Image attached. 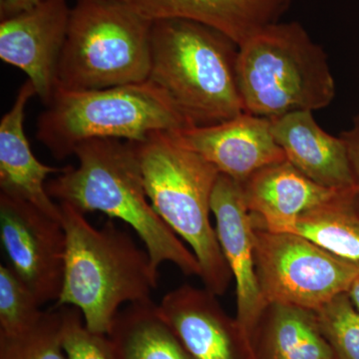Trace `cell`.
Segmentation results:
<instances>
[{"label":"cell","instance_id":"1","mask_svg":"<svg viewBox=\"0 0 359 359\" xmlns=\"http://www.w3.org/2000/svg\"><path fill=\"white\" fill-rule=\"evenodd\" d=\"M76 167L66 166L49 180L46 190L58 204L86 214L101 212L129 224L154 268L173 264L189 276H201L192 250L156 212L149 200L133 142L93 139L77 146Z\"/></svg>","mask_w":359,"mask_h":359},{"label":"cell","instance_id":"2","mask_svg":"<svg viewBox=\"0 0 359 359\" xmlns=\"http://www.w3.org/2000/svg\"><path fill=\"white\" fill-rule=\"evenodd\" d=\"M59 205L66 255L65 280L55 306L79 309L91 332L108 335L123 306L152 299L159 271L147 250L113 219L98 229L72 205Z\"/></svg>","mask_w":359,"mask_h":359},{"label":"cell","instance_id":"3","mask_svg":"<svg viewBox=\"0 0 359 359\" xmlns=\"http://www.w3.org/2000/svg\"><path fill=\"white\" fill-rule=\"evenodd\" d=\"M238 54L235 42L209 26L155 20L148 80L170 97L191 126L219 124L245 112Z\"/></svg>","mask_w":359,"mask_h":359},{"label":"cell","instance_id":"4","mask_svg":"<svg viewBox=\"0 0 359 359\" xmlns=\"http://www.w3.org/2000/svg\"><path fill=\"white\" fill-rule=\"evenodd\" d=\"M133 143L156 212L190 247L204 287L224 295L233 276L210 219L218 170L184 146L173 132H157Z\"/></svg>","mask_w":359,"mask_h":359},{"label":"cell","instance_id":"5","mask_svg":"<svg viewBox=\"0 0 359 359\" xmlns=\"http://www.w3.org/2000/svg\"><path fill=\"white\" fill-rule=\"evenodd\" d=\"M190 127L170 97L147 80L105 89L57 88L39 116L35 137L62 161L93 139L140 142Z\"/></svg>","mask_w":359,"mask_h":359},{"label":"cell","instance_id":"6","mask_svg":"<svg viewBox=\"0 0 359 359\" xmlns=\"http://www.w3.org/2000/svg\"><path fill=\"white\" fill-rule=\"evenodd\" d=\"M237 78L245 112L269 120L323 109L335 96L325 51L297 22L268 26L238 47Z\"/></svg>","mask_w":359,"mask_h":359},{"label":"cell","instance_id":"7","mask_svg":"<svg viewBox=\"0 0 359 359\" xmlns=\"http://www.w3.org/2000/svg\"><path fill=\"white\" fill-rule=\"evenodd\" d=\"M152 25L114 0H77L59 60L58 88L105 89L147 81Z\"/></svg>","mask_w":359,"mask_h":359},{"label":"cell","instance_id":"8","mask_svg":"<svg viewBox=\"0 0 359 359\" xmlns=\"http://www.w3.org/2000/svg\"><path fill=\"white\" fill-rule=\"evenodd\" d=\"M255 226V259L266 304L316 311L348 292L359 264L335 257L292 233H275Z\"/></svg>","mask_w":359,"mask_h":359},{"label":"cell","instance_id":"9","mask_svg":"<svg viewBox=\"0 0 359 359\" xmlns=\"http://www.w3.org/2000/svg\"><path fill=\"white\" fill-rule=\"evenodd\" d=\"M0 241L6 266L41 306L57 302L65 280L66 235L60 219L0 193Z\"/></svg>","mask_w":359,"mask_h":359},{"label":"cell","instance_id":"10","mask_svg":"<svg viewBox=\"0 0 359 359\" xmlns=\"http://www.w3.org/2000/svg\"><path fill=\"white\" fill-rule=\"evenodd\" d=\"M70 14L67 0H43L0 22V58L27 75L44 105L58 88V65Z\"/></svg>","mask_w":359,"mask_h":359},{"label":"cell","instance_id":"11","mask_svg":"<svg viewBox=\"0 0 359 359\" xmlns=\"http://www.w3.org/2000/svg\"><path fill=\"white\" fill-rule=\"evenodd\" d=\"M158 309L193 359H256L237 318L211 290L180 285L163 297Z\"/></svg>","mask_w":359,"mask_h":359},{"label":"cell","instance_id":"12","mask_svg":"<svg viewBox=\"0 0 359 359\" xmlns=\"http://www.w3.org/2000/svg\"><path fill=\"white\" fill-rule=\"evenodd\" d=\"M211 208L219 244L236 283V318L250 339L268 304L257 280L254 221L245 204L241 184L219 174L212 192Z\"/></svg>","mask_w":359,"mask_h":359},{"label":"cell","instance_id":"13","mask_svg":"<svg viewBox=\"0 0 359 359\" xmlns=\"http://www.w3.org/2000/svg\"><path fill=\"white\" fill-rule=\"evenodd\" d=\"M173 133L219 174L241 184L259 170L287 160L273 137L271 120L248 112L219 124Z\"/></svg>","mask_w":359,"mask_h":359},{"label":"cell","instance_id":"14","mask_svg":"<svg viewBox=\"0 0 359 359\" xmlns=\"http://www.w3.org/2000/svg\"><path fill=\"white\" fill-rule=\"evenodd\" d=\"M143 18L185 20L223 33L238 47L280 22L292 0H114Z\"/></svg>","mask_w":359,"mask_h":359},{"label":"cell","instance_id":"15","mask_svg":"<svg viewBox=\"0 0 359 359\" xmlns=\"http://www.w3.org/2000/svg\"><path fill=\"white\" fill-rule=\"evenodd\" d=\"M36 90L29 79L18 90L13 107L0 122V193L18 198L60 219V205L46 190V179L63 168L48 166L32 153L25 133V108Z\"/></svg>","mask_w":359,"mask_h":359},{"label":"cell","instance_id":"16","mask_svg":"<svg viewBox=\"0 0 359 359\" xmlns=\"http://www.w3.org/2000/svg\"><path fill=\"white\" fill-rule=\"evenodd\" d=\"M241 186L254 224L275 233H292L302 214L334 192L314 183L287 160L259 170Z\"/></svg>","mask_w":359,"mask_h":359},{"label":"cell","instance_id":"17","mask_svg":"<svg viewBox=\"0 0 359 359\" xmlns=\"http://www.w3.org/2000/svg\"><path fill=\"white\" fill-rule=\"evenodd\" d=\"M271 121L285 159L304 176L330 190L355 188L344 139L321 129L313 112L299 111Z\"/></svg>","mask_w":359,"mask_h":359},{"label":"cell","instance_id":"18","mask_svg":"<svg viewBox=\"0 0 359 359\" xmlns=\"http://www.w3.org/2000/svg\"><path fill=\"white\" fill-rule=\"evenodd\" d=\"M256 359H335L313 311L268 304L250 337Z\"/></svg>","mask_w":359,"mask_h":359},{"label":"cell","instance_id":"19","mask_svg":"<svg viewBox=\"0 0 359 359\" xmlns=\"http://www.w3.org/2000/svg\"><path fill=\"white\" fill-rule=\"evenodd\" d=\"M108 337L116 359H193L152 299L127 304Z\"/></svg>","mask_w":359,"mask_h":359},{"label":"cell","instance_id":"20","mask_svg":"<svg viewBox=\"0 0 359 359\" xmlns=\"http://www.w3.org/2000/svg\"><path fill=\"white\" fill-rule=\"evenodd\" d=\"M292 233L335 257L359 264V196L355 188L334 191L304 212Z\"/></svg>","mask_w":359,"mask_h":359},{"label":"cell","instance_id":"21","mask_svg":"<svg viewBox=\"0 0 359 359\" xmlns=\"http://www.w3.org/2000/svg\"><path fill=\"white\" fill-rule=\"evenodd\" d=\"M61 327L62 308L54 306L22 334H0V359H66Z\"/></svg>","mask_w":359,"mask_h":359},{"label":"cell","instance_id":"22","mask_svg":"<svg viewBox=\"0 0 359 359\" xmlns=\"http://www.w3.org/2000/svg\"><path fill=\"white\" fill-rule=\"evenodd\" d=\"M335 359H359V309L347 292L313 311Z\"/></svg>","mask_w":359,"mask_h":359},{"label":"cell","instance_id":"23","mask_svg":"<svg viewBox=\"0 0 359 359\" xmlns=\"http://www.w3.org/2000/svg\"><path fill=\"white\" fill-rule=\"evenodd\" d=\"M32 290L6 264H0V334H22L34 327L45 311Z\"/></svg>","mask_w":359,"mask_h":359},{"label":"cell","instance_id":"24","mask_svg":"<svg viewBox=\"0 0 359 359\" xmlns=\"http://www.w3.org/2000/svg\"><path fill=\"white\" fill-rule=\"evenodd\" d=\"M62 308L61 341L66 359H116L109 337L91 332L79 309Z\"/></svg>","mask_w":359,"mask_h":359},{"label":"cell","instance_id":"25","mask_svg":"<svg viewBox=\"0 0 359 359\" xmlns=\"http://www.w3.org/2000/svg\"><path fill=\"white\" fill-rule=\"evenodd\" d=\"M346 143L351 171H353L354 187L359 196V115L353 119V126L340 134Z\"/></svg>","mask_w":359,"mask_h":359},{"label":"cell","instance_id":"26","mask_svg":"<svg viewBox=\"0 0 359 359\" xmlns=\"http://www.w3.org/2000/svg\"><path fill=\"white\" fill-rule=\"evenodd\" d=\"M42 1L43 0H0V20H7L30 11Z\"/></svg>","mask_w":359,"mask_h":359},{"label":"cell","instance_id":"27","mask_svg":"<svg viewBox=\"0 0 359 359\" xmlns=\"http://www.w3.org/2000/svg\"><path fill=\"white\" fill-rule=\"evenodd\" d=\"M347 294H348L353 304H355L356 308L359 309V275L356 276L355 280L351 283Z\"/></svg>","mask_w":359,"mask_h":359}]
</instances>
